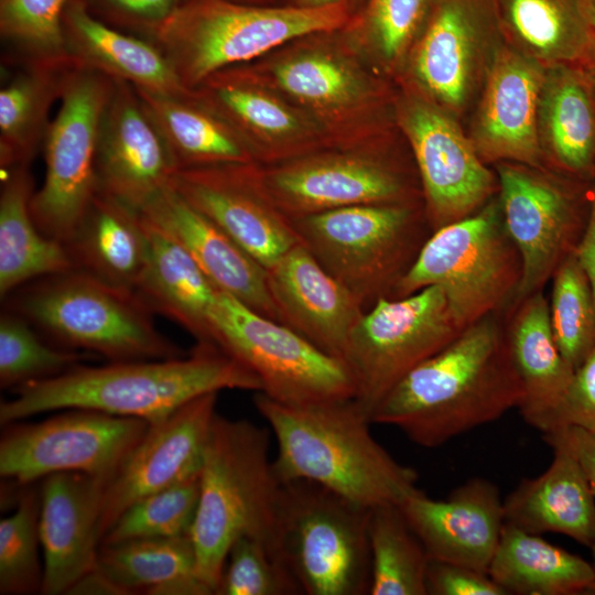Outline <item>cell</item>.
Segmentation results:
<instances>
[{
  "instance_id": "1",
  "label": "cell",
  "mask_w": 595,
  "mask_h": 595,
  "mask_svg": "<svg viewBox=\"0 0 595 595\" xmlns=\"http://www.w3.org/2000/svg\"><path fill=\"white\" fill-rule=\"evenodd\" d=\"M523 397L505 326L494 313L412 369L370 420L396 426L413 443L432 448L519 409Z\"/></svg>"
},
{
  "instance_id": "2",
  "label": "cell",
  "mask_w": 595,
  "mask_h": 595,
  "mask_svg": "<svg viewBox=\"0 0 595 595\" xmlns=\"http://www.w3.org/2000/svg\"><path fill=\"white\" fill-rule=\"evenodd\" d=\"M225 389L261 391L258 377L213 345L187 355L151 360L77 365L58 376L28 382L0 403L1 425L66 409H87L149 424L187 402Z\"/></svg>"
},
{
  "instance_id": "3",
  "label": "cell",
  "mask_w": 595,
  "mask_h": 595,
  "mask_svg": "<svg viewBox=\"0 0 595 595\" xmlns=\"http://www.w3.org/2000/svg\"><path fill=\"white\" fill-rule=\"evenodd\" d=\"M253 402L275 440L281 483L310 480L369 509L399 505L418 489V473L377 442L354 398L289 404L258 392Z\"/></svg>"
},
{
  "instance_id": "4",
  "label": "cell",
  "mask_w": 595,
  "mask_h": 595,
  "mask_svg": "<svg viewBox=\"0 0 595 595\" xmlns=\"http://www.w3.org/2000/svg\"><path fill=\"white\" fill-rule=\"evenodd\" d=\"M269 448L267 428L215 414L191 530L197 575L214 595L228 551L237 539H259L278 550L275 524L281 482Z\"/></svg>"
},
{
  "instance_id": "5",
  "label": "cell",
  "mask_w": 595,
  "mask_h": 595,
  "mask_svg": "<svg viewBox=\"0 0 595 595\" xmlns=\"http://www.w3.org/2000/svg\"><path fill=\"white\" fill-rule=\"evenodd\" d=\"M9 296L8 309L64 348L109 363L185 355L156 328L152 310L136 291L80 270L37 279Z\"/></svg>"
},
{
  "instance_id": "6",
  "label": "cell",
  "mask_w": 595,
  "mask_h": 595,
  "mask_svg": "<svg viewBox=\"0 0 595 595\" xmlns=\"http://www.w3.org/2000/svg\"><path fill=\"white\" fill-rule=\"evenodd\" d=\"M340 1L322 7L267 8L232 0H183L153 42L194 90L214 74L300 36L342 26Z\"/></svg>"
},
{
  "instance_id": "7",
  "label": "cell",
  "mask_w": 595,
  "mask_h": 595,
  "mask_svg": "<svg viewBox=\"0 0 595 595\" xmlns=\"http://www.w3.org/2000/svg\"><path fill=\"white\" fill-rule=\"evenodd\" d=\"M521 274L520 255L499 202L490 201L470 216L434 230L391 298L439 286L464 329L513 302Z\"/></svg>"
},
{
  "instance_id": "8",
  "label": "cell",
  "mask_w": 595,
  "mask_h": 595,
  "mask_svg": "<svg viewBox=\"0 0 595 595\" xmlns=\"http://www.w3.org/2000/svg\"><path fill=\"white\" fill-rule=\"evenodd\" d=\"M369 512L316 483H281L277 545L303 594H369Z\"/></svg>"
},
{
  "instance_id": "9",
  "label": "cell",
  "mask_w": 595,
  "mask_h": 595,
  "mask_svg": "<svg viewBox=\"0 0 595 595\" xmlns=\"http://www.w3.org/2000/svg\"><path fill=\"white\" fill-rule=\"evenodd\" d=\"M290 221L300 242L365 310L392 296L426 240L410 203L347 206Z\"/></svg>"
},
{
  "instance_id": "10",
  "label": "cell",
  "mask_w": 595,
  "mask_h": 595,
  "mask_svg": "<svg viewBox=\"0 0 595 595\" xmlns=\"http://www.w3.org/2000/svg\"><path fill=\"white\" fill-rule=\"evenodd\" d=\"M112 89V78L72 60L64 71L60 108L42 148L44 180L31 199L39 229L64 245L98 192V137Z\"/></svg>"
},
{
  "instance_id": "11",
  "label": "cell",
  "mask_w": 595,
  "mask_h": 595,
  "mask_svg": "<svg viewBox=\"0 0 595 595\" xmlns=\"http://www.w3.org/2000/svg\"><path fill=\"white\" fill-rule=\"evenodd\" d=\"M213 344L261 382V393L289 404L354 398L346 364L286 325L218 291L210 311Z\"/></svg>"
},
{
  "instance_id": "12",
  "label": "cell",
  "mask_w": 595,
  "mask_h": 595,
  "mask_svg": "<svg viewBox=\"0 0 595 595\" xmlns=\"http://www.w3.org/2000/svg\"><path fill=\"white\" fill-rule=\"evenodd\" d=\"M462 331L435 285L402 298H381L366 310L343 361L354 380V399L369 419L398 382Z\"/></svg>"
},
{
  "instance_id": "13",
  "label": "cell",
  "mask_w": 595,
  "mask_h": 595,
  "mask_svg": "<svg viewBox=\"0 0 595 595\" xmlns=\"http://www.w3.org/2000/svg\"><path fill=\"white\" fill-rule=\"evenodd\" d=\"M3 426L0 476L28 486L56 473L87 474L107 484L150 424L95 410L66 409L39 422Z\"/></svg>"
},
{
  "instance_id": "14",
  "label": "cell",
  "mask_w": 595,
  "mask_h": 595,
  "mask_svg": "<svg viewBox=\"0 0 595 595\" xmlns=\"http://www.w3.org/2000/svg\"><path fill=\"white\" fill-rule=\"evenodd\" d=\"M496 171L505 227L521 259L516 304L542 290L575 250L586 226L591 195L585 199L583 182L545 175L526 164L499 162Z\"/></svg>"
},
{
  "instance_id": "15",
  "label": "cell",
  "mask_w": 595,
  "mask_h": 595,
  "mask_svg": "<svg viewBox=\"0 0 595 595\" xmlns=\"http://www.w3.org/2000/svg\"><path fill=\"white\" fill-rule=\"evenodd\" d=\"M401 122L414 152L433 231L488 203L497 177L448 115L430 102L411 100Z\"/></svg>"
},
{
  "instance_id": "16",
  "label": "cell",
  "mask_w": 595,
  "mask_h": 595,
  "mask_svg": "<svg viewBox=\"0 0 595 595\" xmlns=\"http://www.w3.org/2000/svg\"><path fill=\"white\" fill-rule=\"evenodd\" d=\"M250 165L177 170L171 185L268 270L300 239Z\"/></svg>"
},
{
  "instance_id": "17",
  "label": "cell",
  "mask_w": 595,
  "mask_h": 595,
  "mask_svg": "<svg viewBox=\"0 0 595 595\" xmlns=\"http://www.w3.org/2000/svg\"><path fill=\"white\" fill-rule=\"evenodd\" d=\"M218 392L201 396L147 433L105 485L100 541L118 517L137 500L199 474Z\"/></svg>"
},
{
  "instance_id": "18",
  "label": "cell",
  "mask_w": 595,
  "mask_h": 595,
  "mask_svg": "<svg viewBox=\"0 0 595 595\" xmlns=\"http://www.w3.org/2000/svg\"><path fill=\"white\" fill-rule=\"evenodd\" d=\"M175 171L169 150L136 87L113 79L98 137V192L141 210L171 184Z\"/></svg>"
},
{
  "instance_id": "19",
  "label": "cell",
  "mask_w": 595,
  "mask_h": 595,
  "mask_svg": "<svg viewBox=\"0 0 595 595\" xmlns=\"http://www.w3.org/2000/svg\"><path fill=\"white\" fill-rule=\"evenodd\" d=\"M259 174L269 197L289 219L355 205L409 203L401 176L368 156L311 158Z\"/></svg>"
},
{
  "instance_id": "20",
  "label": "cell",
  "mask_w": 595,
  "mask_h": 595,
  "mask_svg": "<svg viewBox=\"0 0 595 595\" xmlns=\"http://www.w3.org/2000/svg\"><path fill=\"white\" fill-rule=\"evenodd\" d=\"M545 67L513 47H501L488 68L473 133L483 160L540 166L539 105Z\"/></svg>"
},
{
  "instance_id": "21",
  "label": "cell",
  "mask_w": 595,
  "mask_h": 595,
  "mask_svg": "<svg viewBox=\"0 0 595 595\" xmlns=\"http://www.w3.org/2000/svg\"><path fill=\"white\" fill-rule=\"evenodd\" d=\"M399 507L431 560L488 573L506 523L504 500L495 484L474 477L444 500L418 488Z\"/></svg>"
},
{
  "instance_id": "22",
  "label": "cell",
  "mask_w": 595,
  "mask_h": 595,
  "mask_svg": "<svg viewBox=\"0 0 595 595\" xmlns=\"http://www.w3.org/2000/svg\"><path fill=\"white\" fill-rule=\"evenodd\" d=\"M106 483L82 473H56L42 479L40 541L41 594H69L97 564L99 519Z\"/></svg>"
},
{
  "instance_id": "23",
  "label": "cell",
  "mask_w": 595,
  "mask_h": 595,
  "mask_svg": "<svg viewBox=\"0 0 595 595\" xmlns=\"http://www.w3.org/2000/svg\"><path fill=\"white\" fill-rule=\"evenodd\" d=\"M268 282L279 322L343 360L366 311L358 299L301 242L268 269Z\"/></svg>"
},
{
  "instance_id": "24",
  "label": "cell",
  "mask_w": 595,
  "mask_h": 595,
  "mask_svg": "<svg viewBox=\"0 0 595 595\" xmlns=\"http://www.w3.org/2000/svg\"><path fill=\"white\" fill-rule=\"evenodd\" d=\"M140 212L186 249L217 290L279 322L268 270L171 184Z\"/></svg>"
},
{
  "instance_id": "25",
  "label": "cell",
  "mask_w": 595,
  "mask_h": 595,
  "mask_svg": "<svg viewBox=\"0 0 595 595\" xmlns=\"http://www.w3.org/2000/svg\"><path fill=\"white\" fill-rule=\"evenodd\" d=\"M553 458L536 478H526L504 499L505 522L530 533H561L595 544V497L569 444L556 430L543 433Z\"/></svg>"
},
{
  "instance_id": "26",
  "label": "cell",
  "mask_w": 595,
  "mask_h": 595,
  "mask_svg": "<svg viewBox=\"0 0 595 595\" xmlns=\"http://www.w3.org/2000/svg\"><path fill=\"white\" fill-rule=\"evenodd\" d=\"M65 47L76 64L154 94L194 97L151 41L96 18L83 0H69L63 17Z\"/></svg>"
},
{
  "instance_id": "27",
  "label": "cell",
  "mask_w": 595,
  "mask_h": 595,
  "mask_svg": "<svg viewBox=\"0 0 595 595\" xmlns=\"http://www.w3.org/2000/svg\"><path fill=\"white\" fill-rule=\"evenodd\" d=\"M484 21L479 0H437L416 46V79L450 110H461L470 95L483 46Z\"/></svg>"
},
{
  "instance_id": "28",
  "label": "cell",
  "mask_w": 595,
  "mask_h": 595,
  "mask_svg": "<svg viewBox=\"0 0 595 595\" xmlns=\"http://www.w3.org/2000/svg\"><path fill=\"white\" fill-rule=\"evenodd\" d=\"M541 147L565 175L595 178V94L580 65L545 67L539 105Z\"/></svg>"
},
{
  "instance_id": "29",
  "label": "cell",
  "mask_w": 595,
  "mask_h": 595,
  "mask_svg": "<svg viewBox=\"0 0 595 595\" xmlns=\"http://www.w3.org/2000/svg\"><path fill=\"white\" fill-rule=\"evenodd\" d=\"M74 269L111 285L136 291L149 255L140 210L97 192L65 244Z\"/></svg>"
},
{
  "instance_id": "30",
  "label": "cell",
  "mask_w": 595,
  "mask_h": 595,
  "mask_svg": "<svg viewBox=\"0 0 595 595\" xmlns=\"http://www.w3.org/2000/svg\"><path fill=\"white\" fill-rule=\"evenodd\" d=\"M143 219L149 255L136 292L153 313L177 323L197 344L214 346L210 311L219 290L178 241Z\"/></svg>"
},
{
  "instance_id": "31",
  "label": "cell",
  "mask_w": 595,
  "mask_h": 595,
  "mask_svg": "<svg viewBox=\"0 0 595 595\" xmlns=\"http://www.w3.org/2000/svg\"><path fill=\"white\" fill-rule=\"evenodd\" d=\"M30 166L6 171L0 191V296L37 279L74 269L66 246L45 236L31 214Z\"/></svg>"
},
{
  "instance_id": "32",
  "label": "cell",
  "mask_w": 595,
  "mask_h": 595,
  "mask_svg": "<svg viewBox=\"0 0 595 595\" xmlns=\"http://www.w3.org/2000/svg\"><path fill=\"white\" fill-rule=\"evenodd\" d=\"M159 130L175 170L251 162L238 130L194 97H175L136 88Z\"/></svg>"
},
{
  "instance_id": "33",
  "label": "cell",
  "mask_w": 595,
  "mask_h": 595,
  "mask_svg": "<svg viewBox=\"0 0 595 595\" xmlns=\"http://www.w3.org/2000/svg\"><path fill=\"white\" fill-rule=\"evenodd\" d=\"M488 574L507 595H578L595 592L592 563L549 543L539 534L507 523Z\"/></svg>"
},
{
  "instance_id": "34",
  "label": "cell",
  "mask_w": 595,
  "mask_h": 595,
  "mask_svg": "<svg viewBox=\"0 0 595 595\" xmlns=\"http://www.w3.org/2000/svg\"><path fill=\"white\" fill-rule=\"evenodd\" d=\"M95 569L120 595H213L197 575L191 536L101 544Z\"/></svg>"
},
{
  "instance_id": "35",
  "label": "cell",
  "mask_w": 595,
  "mask_h": 595,
  "mask_svg": "<svg viewBox=\"0 0 595 595\" xmlns=\"http://www.w3.org/2000/svg\"><path fill=\"white\" fill-rule=\"evenodd\" d=\"M500 29L544 66L583 64L595 46L581 0H491Z\"/></svg>"
},
{
  "instance_id": "36",
  "label": "cell",
  "mask_w": 595,
  "mask_h": 595,
  "mask_svg": "<svg viewBox=\"0 0 595 595\" xmlns=\"http://www.w3.org/2000/svg\"><path fill=\"white\" fill-rule=\"evenodd\" d=\"M69 58L21 61L0 89V165L9 171L31 163L43 148L50 110L60 99Z\"/></svg>"
},
{
  "instance_id": "37",
  "label": "cell",
  "mask_w": 595,
  "mask_h": 595,
  "mask_svg": "<svg viewBox=\"0 0 595 595\" xmlns=\"http://www.w3.org/2000/svg\"><path fill=\"white\" fill-rule=\"evenodd\" d=\"M513 306L515 312L505 326V337L524 391L519 410L527 419L561 397L574 369L558 348L550 324L549 301L542 290Z\"/></svg>"
},
{
  "instance_id": "38",
  "label": "cell",
  "mask_w": 595,
  "mask_h": 595,
  "mask_svg": "<svg viewBox=\"0 0 595 595\" xmlns=\"http://www.w3.org/2000/svg\"><path fill=\"white\" fill-rule=\"evenodd\" d=\"M370 587L368 595H428L431 559L399 505L369 512Z\"/></svg>"
},
{
  "instance_id": "39",
  "label": "cell",
  "mask_w": 595,
  "mask_h": 595,
  "mask_svg": "<svg viewBox=\"0 0 595 595\" xmlns=\"http://www.w3.org/2000/svg\"><path fill=\"white\" fill-rule=\"evenodd\" d=\"M549 315L558 348L575 370L595 346V300L575 250L552 275Z\"/></svg>"
},
{
  "instance_id": "40",
  "label": "cell",
  "mask_w": 595,
  "mask_h": 595,
  "mask_svg": "<svg viewBox=\"0 0 595 595\" xmlns=\"http://www.w3.org/2000/svg\"><path fill=\"white\" fill-rule=\"evenodd\" d=\"M33 325L19 313L6 309L0 316V387L13 390L28 382L64 374L96 357L44 342Z\"/></svg>"
},
{
  "instance_id": "41",
  "label": "cell",
  "mask_w": 595,
  "mask_h": 595,
  "mask_svg": "<svg viewBox=\"0 0 595 595\" xmlns=\"http://www.w3.org/2000/svg\"><path fill=\"white\" fill-rule=\"evenodd\" d=\"M198 498L199 474L150 494L118 517L101 538L100 545L134 539L191 536Z\"/></svg>"
},
{
  "instance_id": "42",
  "label": "cell",
  "mask_w": 595,
  "mask_h": 595,
  "mask_svg": "<svg viewBox=\"0 0 595 595\" xmlns=\"http://www.w3.org/2000/svg\"><path fill=\"white\" fill-rule=\"evenodd\" d=\"M40 491L31 485L17 499V506L0 521V594L25 595L41 592Z\"/></svg>"
},
{
  "instance_id": "43",
  "label": "cell",
  "mask_w": 595,
  "mask_h": 595,
  "mask_svg": "<svg viewBox=\"0 0 595 595\" xmlns=\"http://www.w3.org/2000/svg\"><path fill=\"white\" fill-rule=\"evenodd\" d=\"M69 0H0V34L21 61H61L63 17Z\"/></svg>"
},
{
  "instance_id": "44",
  "label": "cell",
  "mask_w": 595,
  "mask_h": 595,
  "mask_svg": "<svg viewBox=\"0 0 595 595\" xmlns=\"http://www.w3.org/2000/svg\"><path fill=\"white\" fill-rule=\"evenodd\" d=\"M279 551L266 541L241 537L230 547L216 595L302 594Z\"/></svg>"
},
{
  "instance_id": "45",
  "label": "cell",
  "mask_w": 595,
  "mask_h": 595,
  "mask_svg": "<svg viewBox=\"0 0 595 595\" xmlns=\"http://www.w3.org/2000/svg\"><path fill=\"white\" fill-rule=\"evenodd\" d=\"M278 84L286 93L317 107H345L361 91L357 76L340 62L322 54H305L278 64Z\"/></svg>"
},
{
  "instance_id": "46",
  "label": "cell",
  "mask_w": 595,
  "mask_h": 595,
  "mask_svg": "<svg viewBox=\"0 0 595 595\" xmlns=\"http://www.w3.org/2000/svg\"><path fill=\"white\" fill-rule=\"evenodd\" d=\"M430 0H369L366 26L387 62L405 51L424 18Z\"/></svg>"
},
{
  "instance_id": "47",
  "label": "cell",
  "mask_w": 595,
  "mask_h": 595,
  "mask_svg": "<svg viewBox=\"0 0 595 595\" xmlns=\"http://www.w3.org/2000/svg\"><path fill=\"white\" fill-rule=\"evenodd\" d=\"M524 421L542 433L561 426L595 430V346L574 370L561 397Z\"/></svg>"
},
{
  "instance_id": "48",
  "label": "cell",
  "mask_w": 595,
  "mask_h": 595,
  "mask_svg": "<svg viewBox=\"0 0 595 595\" xmlns=\"http://www.w3.org/2000/svg\"><path fill=\"white\" fill-rule=\"evenodd\" d=\"M99 20L151 41L183 0H83Z\"/></svg>"
},
{
  "instance_id": "49",
  "label": "cell",
  "mask_w": 595,
  "mask_h": 595,
  "mask_svg": "<svg viewBox=\"0 0 595 595\" xmlns=\"http://www.w3.org/2000/svg\"><path fill=\"white\" fill-rule=\"evenodd\" d=\"M428 595H507L487 572L431 560L426 576Z\"/></svg>"
},
{
  "instance_id": "50",
  "label": "cell",
  "mask_w": 595,
  "mask_h": 595,
  "mask_svg": "<svg viewBox=\"0 0 595 595\" xmlns=\"http://www.w3.org/2000/svg\"><path fill=\"white\" fill-rule=\"evenodd\" d=\"M552 430H556L573 451L595 497V430L580 426H561Z\"/></svg>"
},
{
  "instance_id": "51",
  "label": "cell",
  "mask_w": 595,
  "mask_h": 595,
  "mask_svg": "<svg viewBox=\"0 0 595 595\" xmlns=\"http://www.w3.org/2000/svg\"><path fill=\"white\" fill-rule=\"evenodd\" d=\"M575 255L587 278L595 300V186L591 194L586 226L575 248Z\"/></svg>"
},
{
  "instance_id": "52",
  "label": "cell",
  "mask_w": 595,
  "mask_h": 595,
  "mask_svg": "<svg viewBox=\"0 0 595 595\" xmlns=\"http://www.w3.org/2000/svg\"><path fill=\"white\" fill-rule=\"evenodd\" d=\"M581 6L587 24L595 36V0H581Z\"/></svg>"
},
{
  "instance_id": "53",
  "label": "cell",
  "mask_w": 595,
  "mask_h": 595,
  "mask_svg": "<svg viewBox=\"0 0 595 595\" xmlns=\"http://www.w3.org/2000/svg\"><path fill=\"white\" fill-rule=\"evenodd\" d=\"M580 66L585 72L595 94V46L587 60Z\"/></svg>"
},
{
  "instance_id": "54",
  "label": "cell",
  "mask_w": 595,
  "mask_h": 595,
  "mask_svg": "<svg viewBox=\"0 0 595 595\" xmlns=\"http://www.w3.org/2000/svg\"><path fill=\"white\" fill-rule=\"evenodd\" d=\"M305 2V6L307 7H322V6H329L337 2H340L342 0H303Z\"/></svg>"
},
{
  "instance_id": "55",
  "label": "cell",
  "mask_w": 595,
  "mask_h": 595,
  "mask_svg": "<svg viewBox=\"0 0 595 595\" xmlns=\"http://www.w3.org/2000/svg\"><path fill=\"white\" fill-rule=\"evenodd\" d=\"M591 550H592V554H593V562H592V564H593L594 570H595V544L591 548ZM594 595H595V592H594Z\"/></svg>"
},
{
  "instance_id": "56",
  "label": "cell",
  "mask_w": 595,
  "mask_h": 595,
  "mask_svg": "<svg viewBox=\"0 0 595 595\" xmlns=\"http://www.w3.org/2000/svg\"><path fill=\"white\" fill-rule=\"evenodd\" d=\"M594 181H595V178H594Z\"/></svg>"
}]
</instances>
